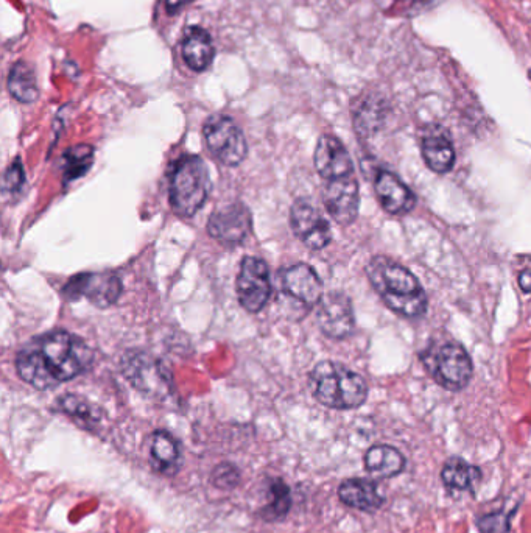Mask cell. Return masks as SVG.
Here are the masks:
<instances>
[{"label": "cell", "instance_id": "obj_6", "mask_svg": "<svg viewBox=\"0 0 531 533\" xmlns=\"http://www.w3.org/2000/svg\"><path fill=\"white\" fill-rule=\"evenodd\" d=\"M203 135L212 155L225 166H239L247 158V139L231 117L223 114L209 117L204 124Z\"/></svg>", "mask_w": 531, "mask_h": 533}, {"label": "cell", "instance_id": "obj_21", "mask_svg": "<svg viewBox=\"0 0 531 533\" xmlns=\"http://www.w3.org/2000/svg\"><path fill=\"white\" fill-rule=\"evenodd\" d=\"M150 456L156 470L167 474L175 473L181 462L180 445L169 432L156 431L152 437Z\"/></svg>", "mask_w": 531, "mask_h": 533}, {"label": "cell", "instance_id": "obj_17", "mask_svg": "<svg viewBox=\"0 0 531 533\" xmlns=\"http://www.w3.org/2000/svg\"><path fill=\"white\" fill-rule=\"evenodd\" d=\"M424 163L432 172L447 173L454 169L455 150L451 136L443 128H430L421 142Z\"/></svg>", "mask_w": 531, "mask_h": 533}, {"label": "cell", "instance_id": "obj_28", "mask_svg": "<svg viewBox=\"0 0 531 533\" xmlns=\"http://www.w3.org/2000/svg\"><path fill=\"white\" fill-rule=\"evenodd\" d=\"M25 173L21 161L16 159L15 163H11L2 181V191L4 194H15L24 186Z\"/></svg>", "mask_w": 531, "mask_h": 533}, {"label": "cell", "instance_id": "obj_25", "mask_svg": "<svg viewBox=\"0 0 531 533\" xmlns=\"http://www.w3.org/2000/svg\"><path fill=\"white\" fill-rule=\"evenodd\" d=\"M94 150L91 145H77L67 150L63 156V177L64 181H74L85 175L92 164Z\"/></svg>", "mask_w": 531, "mask_h": 533}, {"label": "cell", "instance_id": "obj_9", "mask_svg": "<svg viewBox=\"0 0 531 533\" xmlns=\"http://www.w3.org/2000/svg\"><path fill=\"white\" fill-rule=\"evenodd\" d=\"M236 289L243 309L253 314L262 311L271 297L270 270L267 264L253 256L243 259Z\"/></svg>", "mask_w": 531, "mask_h": 533}, {"label": "cell", "instance_id": "obj_23", "mask_svg": "<svg viewBox=\"0 0 531 533\" xmlns=\"http://www.w3.org/2000/svg\"><path fill=\"white\" fill-rule=\"evenodd\" d=\"M441 479L447 487L465 491L477 484L480 479V471L460 457H455V459L447 460L443 471H441Z\"/></svg>", "mask_w": 531, "mask_h": 533}, {"label": "cell", "instance_id": "obj_14", "mask_svg": "<svg viewBox=\"0 0 531 533\" xmlns=\"http://www.w3.org/2000/svg\"><path fill=\"white\" fill-rule=\"evenodd\" d=\"M315 167L324 181L354 177L351 156L345 145L335 136H321L315 149Z\"/></svg>", "mask_w": 531, "mask_h": 533}, {"label": "cell", "instance_id": "obj_4", "mask_svg": "<svg viewBox=\"0 0 531 533\" xmlns=\"http://www.w3.org/2000/svg\"><path fill=\"white\" fill-rule=\"evenodd\" d=\"M211 191V175L203 159L187 155L176 161L170 177V205L178 216H195Z\"/></svg>", "mask_w": 531, "mask_h": 533}, {"label": "cell", "instance_id": "obj_7", "mask_svg": "<svg viewBox=\"0 0 531 533\" xmlns=\"http://www.w3.org/2000/svg\"><path fill=\"white\" fill-rule=\"evenodd\" d=\"M122 373L142 393L164 396L172 390L169 371L159 359L142 351H128L122 357Z\"/></svg>", "mask_w": 531, "mask_h": 533}, {"label": "cell", "instance_id": "obj_31", "mask_svg": "<svg viewBox=\"0 0 531 533\" xmlns=\"http://www.w3.org/2000/svg\"><path fill=\"white\" fill-rule=\"evenodd\" d=\"M189 2H192V0H166V8L169 13H176V11L181 10Z\"/></svg>", "mask_w": 531, "mask_h": 533}, {"label": "cell", "instance_id": "obj_2", "mask_svg": "<svg viewBox=\"0 0 531 533\" xmlns=\"http://www.w3.org/2000/svg\"><path fill=\"white\" fill-rule=\"evenodd\" d=\"M366 275L391 311L407 318L426 314L429 304L426 292L418 278L404 265L387 256H376L366 267Z\"/></svg>", "mask_w": 531, "mask_h": 533}, {"label": "cell", "instance_id": "obj_12", "mask_svg": "<svg viewBox=\"0 0 531 533\" xmlns=\"http://www.w3.org/2000/svg\"><path fill=\"white\" fill-rule=\"evenodd\" d=\"M323 203L338 225H351L359 216L360 192L356 175L324 181Z\"/></svg>", "mask_w": 531, "mask_h": 533}, {"label": "cell", "instance_id": "obj_13", "mask_svg": "<svg viewBox=\"0 0 531 533\" xmlns=\"http://www.w3.org/2000/svg\"><path fill=\"white\" fill-rule=\"evenodd\" d=\"M208 231L222 244H242L251 231L250 209L243 203L222 206L209 217Z\"/></svg>", "mask_w": 531, "mask_h": 533}, {"label": "cell", "instance_id": "obj_15", "mask_svg": "<svg viewBox=\"0 0 531 533\" xmlns=\"http://www.w3.org/2000/svg\"><path fill=\"white\" fill-rule=\"evenodd\" d=\"M284 292L306 308H313L323 298V283L315 270L307 264H296L281 273Z\"/></svg>", "mask_w": 531, "mask_h": 533}, {"label": "cell", "instance_id": "obj_1", "mask_svg": "<svg viewBox=\"0 0 531 533\" xmlns=\"http://www.w3.org/2000/svg\"><path fill=\"white\" fill-rule=\"evenodd\" d=\"M94 361L85 340L67 331L33 337L16 357L19 378L38 390H47L77 378Z\"/></svg>", "mask_w": 531, "mask_h": 533}, {"label": "cell", "instance_id": "obj_20", "mask_svg": "<svg viewBox=\"0 0 531 533\" xmlns=\"http://www.w3.org/2000/svg\"><path fill=\"white\" fill-rule=\"evenodd\" d=\"M405 459L393 446L377 445L365 454V468L374 476L393 477L402 473Z\"/></svg>", "mask_w": 531, "mask_h": 533}, {"label": "cell", "instance_id": "obj_19", "mask_svg": "<svg viewBox=\"0 0 531 533\" xmlns=\"http://www.w3.org/2000/svg\"><path fill=\"white\" fill-rule=\"evenodd\" d=\"M183 58L192 71L201 72L209 68L214 58L211 36L200 27L187 29L183 39Z\"/></svg>", "mask_w": 531, "mask_h": 533}, {"label": "cell", "instance_id": "obj_18", "mask_svg": "<svg viewBox=\"0 0 531 533\" xmlns=\"http://www.w3.org/2000/svg\"><path fill=\"white\" fill-rule=\"evenodd\" d=\"M338 496L343 504L360 512H376L385 502L377 485L373 481L360 479V477L343 482L338 488Z\"/></svg>", "mask_w": 531, "mask_h": 533}, {"label": "cell", "instance_id": "obj_5", "mask_svg": "<svg viewBox=\"0 0 531 533\" xmlns=\"http://www.w3.org/2000/svg\"><path fill=\"white\" fill-rule=\"evenodd\" d=\"M424 364L432 378L451 392L465 389L474 373L471 356L457 342L444 343L437 351L426 354Z\"/></svg>", "mask_w": 531, "mask_h": 533}, {"label": "cell", "instance_id": "obj_16", "mask_svg": "<svg viewBox=\"0 0 531 533\" xmlns=\"http://www.w3.org/2000/svg\"><path fill=\"white\" fill-rule=\"evenodd\" d=\"M374 189L380 205L391 216H404L416 206V195L412 189L393 172L379 170L374 180Z\"/></svg>", "mask_w": 531, "mask_h": 533}, {"label": "cell", "instance_id": "obj_32", "mask_svg": "<svg viewBox=\"0 0 531 533\" xmlns=\"http://www.w3.org/2000/svg\"><path fill=\"white\" fill-rule=\"evenodd\" d=\"M418 2V10H427V8L437 7L444 0H416Z\"/></svg>", "mask_w": 531, "mask_h": 533}, {"label": "cell", "instance_id": "obj_29", "mask_svg": "<svg viewBox=\"0 0 531 533\" xmlns=\"http://www.w3.org/2000/svg\"><path fill=\"white\" fill-rule=\"evenodd\" d=\"M239 482V471L231 465H222L214 471V484L220 488H233Z\"/></svg>", "mask_w": 531, "mask_h": 533}, {"label": "cell", "instance_id": "obj_30", "mask_svg": "<svg viewBox=\"0 0 531 533\" xmlns=\"http://www.w3.org/2000/svg\"><path fill=\"white\" fill-rule=\"evenodd\" d=\"M519 286L525 293H531V258H528L527 264L524 265V269L519 273Z\"/></svg>", "mask_w": 531, "mask_h": 533}, {"label": "cell", "instance_id": "obj_24", "mask_svg": "<svg viewBox=\"0 0 531 533\" xmlns=\"http://www.w3.org/2000/svg\"><path fill=\"white\" fill-rule=\"evenodd\" d=\"M384 116V105L380 100H365L354 117V125L360 138H370L376 131H379L384 122Z\"/></svg>", "mask_w": 531, "mask_h": 533}, {"label": "cell", "instance_id": "obj_11", "mask_svg": "<svg viewBox=\"0 0 531 533\" xmlns=\"http://www.w3.org/2000/svg\"><path fill=\"white\" fill-rule=\"evenodd\" d=\"M317 323L329 339H348L356 328L351 300L342 292L324 293L317 309Z\"/></svg>", "mask_w": 531, "mask_h": 533}, {"label": "cell", "instance_id": "obj_3", "mask_svg": "<svg viewBox=\"0 0 531 533\" xmlns=\"http://www.w3.org/2000/svg\"><path fill=\"white\" fill-rule=\"evenodd\" d=\"M309 385L318 403L331 409H356L368 398L365 379L337 362H320L310 373Z\"/></svg>", "mask_w": 531, "mask_h": 533}, {"label": "cell", "instance_id": "obj_8", "mask_svg": "<svg viewBox=\"0 0 531 533\" xmlns=\"http://www.w3.org/2000/svg\"><path fill=\"white\" fill-rule=\"evenodd\" d=\"M122 283L119 276L111 272L83 273L74 276L64 286L63 295L67 300L86 298L97 308H110L122 295Z\"/></svg>", "mask_w": 531, "mask_h": 533}, {"label": "cell", "instance_id": "obj_27", "mask_svg": "<svg viewBox=\"0 0 531 533\" xmlns=\"http://www.w3.org/2000/svg\"><path fill=\"white\" fill-rule=\"evenodd\" d=\"M290 504H292V498H290L289 487L282 482H275L271 485V501L265 509V518H284L289 513Z\"/></svg>", "mask_w": 531, "mask_h": 533}, {"label": "cell", "instance_id": "obj_26", "mask_svg": "<svg viewBox=\"0 0 531 533\" xmlns=\"http://www.w3.org/2000/svg\"><path fill=\"white\" fill-rule=\"evenodd\" d=\"M58 409L66 413L74 420L86 423L88 426L97 424L100 421V410L92 406L85 398L77 395L61 396L57 401Z\"/></svg>", "mask_w": 531, "mask_h": 533}, {"label": "cell", "instance_id": "obj_10", "mask_svg": "<svg viewBox=\"0 0 531 533\" xmlns=\"http://www.w3.org/2000/svg\"><path fill=\"white\" fill-rule=\"evenodd\" d=\"M293 233L310 250H323L332 241L331 225L306 198H298L290 209Z\"/></svg>", "mask_w": 531, "mask_h": 533}, {"label": "cell", "instance_id": "obj_22", "mask_svg": "<svg viewBox=\"0 0 531 533\" xmlns=\"http://www.w3.org/2000/svg\"><path fill=\"white\" fill-rule=\"evenodd\" d=\"M8 91L21 103H33L38 100L39 89L35 71L24 61L13 64L8 75Z\"/></svg>", "mask_w": 531, "mask_h": 533}]
</instances>
